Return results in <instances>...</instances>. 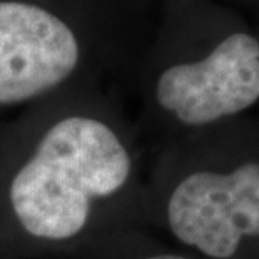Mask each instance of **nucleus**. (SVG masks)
I'll list each match as a JSON object with an SVG mask.
<instances>
[{"label": "nucleus", "mask_w": 259, "mask_h": 259, "mask_svg": "<svg viewBox=\"0 0 259 259\" xmlns=\"http://www.w3.org/2000/svg\"><path fill=\"white\" fill-rule=\"evenodd\" d=\"M131 156L102 120L70 115L42 136L9 189L20 228L42 241H67L89 223L92 202L127 183Z\"/></svg>", "instance_id": "1"}, {"label": "nucleus", "mask_w": 259, "mask_h": 259, "mask_svg": "<svg viewBox=\"0 0 259 259\" xmlns=\"http://www.w3.org/2000/svg\"><path fill=\"white\" fill-rule=\"evenodd\" d=\"M167 219L184 244L214 259L233 257L242 238L259 236V164L187 176L170 196Z\"/></svg>", "instance_id": "2"}, {"label": "nucleus", "mask_w": 259, "mask_h": 259, "mask_svg": "<svg viewBox=\"0 0 259 259\" xmlns=\"http://www.w3.org/2000/svg\"><path fill=\"white\" fill-rule=\"evenodd\" d=\"M157 102L187 125H202L241 112L259 99V42L229 35L206 59L164 70Z\"/></svg>", "instance_id": "3"}, {"label": "nucleus", "mask_w": 259, "mask_h": 259, "mask_svg": "<svg viewBox=\"0 0 259 259\" xmlns=\"http://www.w3.org/2000/svg\"><path fill=\"white\" fill-rule=\"evenodd\" d=\"M80 47L72 29L27 2H0V106L49 92L75 70Z\"/></svg>", "instance_id": "4"}, {"label": "nucleus", "mask_w": 259, "mask_h": 259, "mask_svg": "<svg viewBox=\"0 0 259 259\" xmlns=\"http://www.w3.org/2000/svg\"><path fill=\"white\" fill-rule=\"evenodd\" d=\"M144 259H187V257L178 256V254H159V256H151V257H144Z\"/></svg>", "instance_id": "5"}]
</instances>
